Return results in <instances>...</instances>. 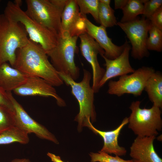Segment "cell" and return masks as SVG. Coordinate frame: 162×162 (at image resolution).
Wrapping results in <instances>:
<instances>
[{
    "label": "cell",
    "mask_w": 162,
    "mask_h": 162,
    "mask_svg": "<svg viewBox=\"0 0 162 162\" xmlns=\"http://www.w3.org/2000/svg\"><path fill=\"white\" fill-rule=\"evenodd\" d=\"M13 67L27 75L40 77L53 86L64 83L45 51L29 39L26 45L17 50Z\"/></svg>",
    "instance_id": "6da1fadb"
},
{
    "label": "cell",
    "mask_w": 162,
    "mask_h": 162,
    "mask_svg": "<svg viewBox=\"0 0 162 162\" xmlns=\"http://www.w3.org/2000/svg\"><path fill=\"white\" fill-rule=\"evenodd\" d=\"M21 1L8 2L4 14L23 26L29 39L39 44L46 53L56 45L59 34L44 26L30 17L21 7Z\"/></svg>",
    "instance_id": "7a4b0ae2"
},
{
    "label": "cell",
    "mask_w": 162,
    "mask_h": 162,
    "mask_svg": "<svg viewBox=\"0 0 162 162\" xmlns=\"http://www.w3.org/2000/svg\"><path fill=\"white\" fill-rule=\"evenodd\" d=\"M58 73L63 82L70 87L72 94L78 102L79 111L75 120L78 122V130L80 131L83 127H86L88 121L92 123L96 120L94 104V92L90 85L91 74L88 71L84 69L82 80L77 82L68 74Z\"/></svg>",
    "instance_id": "3957f363"
},
{
    "label": "cell",
    "mask_w": 162,
    "mask_h": 162,
    "mask_svg": "<svg viewBox=\"0 0 162 162\" xmlns=\"http://www.w3.org/2000/svg\"><path fill=\"white\" fill-rule=\"evenodd\" d=\"M29 40L24 27L4 13L0 15V65L9 62L13 67L17 50Z\"/></svg>",
    "instance_id": "277c9868"
},
{
    "label": "cell",
    "mask_w": 162,
    "mask_h": 162,
    "mask_svg": "<svg viewBox=\"0 0 162 162\" xmlns=\"http://www.w3.org/2000/svg\"><path fill=\"white\" fill-rule=\"evenodd\" d=\"M78 38L71 36L68 33H62L59 35L56 46L46 53L58 72L68 74L75 80L80 76L79 68L74 62Z\"/></svg>",
    "instance_id": "5b68a950"
},
{
    "label": "cell",
    "mask_w": 162,
    "mask_h": 162,
    "mask_svg": "<svg viewBox=\"0 0 162 162\" xmlns=\"http://www.w3.org/2000/svg\"><path fill=\"white\" fill-rule=\"evenodd\" d=\"M140 103L138 100L131 103L128 127L137 136H156L162 128L160 109L154 105L149 109L141 108Z\"/></svg>",
    "instance_id": "8992f818"
},
{
    "label": "cell",
    "mask_w": 162,
    "mask_h": 162,
    "mask_svg": "<svg viewBox=\"0 0 162 162\" xmlns=\"http://www.w3.org/2000/svg\"><path fill=\"white\" fill-rule=\"evenodd\" d=\"M151 25L150 20L143 16L138 17L130 22L117 23V25L124 32L130 42L131 56L135 59L140 60L149 56L146 43Z\"/></svg>",
    "instance_id": "52a82bcc"
},
{
    "label": "cell",
    "mask_w": 162,
    "mask_h": 162,
    "mask_svg": "<svg viewBox=\"0 0 162 162\" xmlns=\"http://www.w3.org/2000/svg\"><path fill=\"white\" fill-rule=\"evenodd\" d=\"M26 12L40 24L58 34H61V16L62 10L50 0H26Z\"/></svg>",
    "instance_id": "ba28073f"
},
{
    "label": "cell",
    "mask_w": 162,
    "mask_h": 162,
    "mask_svg": "<svg viewBox=\"0 0 162 162\" xmlns=\"http://www.w3.org/2000/svg\"><path fill=\"white\" fill-rule=\"evenodd\" d=\"M155 71L152 67L142 66L130 75L120 76L117 81L110 80L107 93L118 97L125 94L140 96L144 90L147 80Z\"/></svg>",
    "instance_id": "9c48e42d"
},
{
    "label": "cell",
    "mask_w": 162,
    "mask_h": 162,
    "mask_svg": "<svg viewBox=\"0 0 162 162\" xmlns=\"http://www.w3.org/2000/svg\"><path fill=\"white\" fill-rule=\"evenodd\" d=\"M7 92L14 107L15 126L28 134L33 133L39 138L58 144L59 142L54 135L33 119L15 99L11 92Z\"/></svg>",
    "instance_id": "30bf717a"
},
{
    "label": "cell",
    "mask_w": 162,
    "mask_h": 162,
    "mask_svg": "<svg viewBox=\"0 0 162 162\" xmlns=\"http://www.w3.org/2000/svg\"><path fill=\"white\" fill-rule=\"evenodd\" d=\"M80 39V48L82 55L90 64L92 70V88L94 93H98L100 89L99 83L105 70L101 67L97 56L104 55V50L99 44L87 33L79 37Z\"/></svg>",
    "instance_id": "8fae6325"
},
{
    "label": "cell",
    "mask_w": 162,
    "mask_h": 162,
    "mask_svg": "<svg viewBox=\"0 0 162 162\" xmlns=\"http://www.w3.org/2000/svg\"><path fill=\"white\" fill-rule=\"evenodd\" d=\"M13 91L15 94L20 96L52 97L59 106H64L66 104L65 101L57 94L53 86L38 76L27 75L25 82Z\"/></svg>",
    "instance_id": "7c38bea8"
},
{
    "label": "cell",
    "mask_w": 162,
    "mask_h": 162,
    "mask_svg": "<svg viewBox=\"0 0 162 162\" xmlns=\"http://www.w3.org/2000/svg\"><path fill=\"white\" fill-rule=\"evenodd\" d=\"M125 46L120 55L113 59H108L104 55L101 56L105 61L106 67L105 74L100 82V88L110 79L118 76H121L133 73L135 70L131 66L129 60L130 51L131 47L126 40Z\"/></svg>",
    "instance_id": "4fadbf2b"
},
{
    "label": "cell",
    "mask_w": 162,
    "mask_h": 162,
    "mask_svg": "<svg viewBox=\"0 0 162 162\" xmlns=\"http://www.w3.org/2000/svg\"><path fill=\"white\" fill-rule=\"evenodd\" d=\"M87 33L92 37L104 51V56L113 59L119 56L125 46V43L121 46L114 44L108 36L106 28L100 25L97 26L90 21L87 17L85 20Z\"/></svg>",
    "instance_id": "5bb4252c"
},
{
    "label": "cell",
    "mask_w": 162,
    "mask_h": 162,
    "mask_svg": "<svg viewBox=\"0 0 162 162\" xmlns=\"http://www.w3.org/2000/svg\"><path fill=\"white\" fill-rule=\"evenodd\" d=\"M128 122V118L125 117L116 128L108 131H102L97 129L93 125L90 121L88 122L86 127H88L95 134H98L102 138L104 145L100 151L109 154H113L116 156L120 157L125 155L127 150L124 148L119 145L118 137L122 129Z\"/></svg>",
    "instance_id": "9a60e30c"
},
{
    "label": "cell",
    "mask_w": 162,
    "mask_h": 162,
    "mask_svg": "<svg viewBox=\"0 0 162 162\" xmlns=\"http://www.w3.org/2000/svg\"><path fill=\"white\" fill-rule=\"evenodd\" d=\"M156 136H137L130 147V155L138 162H162L156 152L153 142Z\"/></svg>",
    "instance_id": "2e32d148"
},
{
    "label": "cell",
    "mask_w": 162,
    "mask_h": 162,
    "mask_svg": "<svg viewBox=\"0 0 162 162\" xmlns=\"http://www.w3.org/2000/svg\"><path fill=\"white\" fill-rule=\"evenodd\" d=\"M27 77V75L7 62L0 65V86L6 92H11L21 86Z\"/></svg>",
    "instance_id": "e0dca14e"
},
{
    "label": "cell",
    "mask_w": 162,
    "mask_h": 162,
    "mask_svg": "<svg viewBox=\"0 0 162 162\" xmlns=\"http://www.w3.org/2000/svg\"><path fill=\"white\" fill-rule=\"evenodd\" d=\"M80 15L76 0H68L61 16L62 33H68L71 36Z\"/></svg>",
    "instance_id": "ac0fdd59"
},
{
    "label": "cell",
    "mask_w": 162,
    "mask_h": 162,
    "mask_svg": "<svg viewBox=\"0 0 162 162\" xmlns=\"http://www.w3.org/2000/svg\"><path fill=\"white\" fill-rule=\"evenodd\" d=\"M144 90L147 92L153 105L162 107V75L155 71L147 80Z\"/></svg>",
    "instance_id": "d6986e66"
},
{
    "label": "cell",
    "mask_w": 162,
    "mask_h": 162,
    "mask_svg": "<svg viewBox=\"0 0 162 162\" xmlns=\"http://www.w3.org/2000/svg\"><path fill=\"white\" fill-rule=\"evenodd\" d=\"M29 141L28 134L16 126L0 132V145L14 142L26 144Z\"/></svg>",
    "instance_id": "ffe728a7"
},
{
    "label": "cell",
    "mask_w": 162,
    "mask_h": 162,
    "mask_svg": "<svg viewBox=\"0 0 162 162\" xmlns=\"http://www.w3.org/2000/svg\"><path fill=\"white\" fill-rule=\"evenodd\" d=\"M143 0H128L122 9L123 15L120 22H125L134 20L139 15L143 14Z\"/></svg>",
    "instance_id": "44dd1931"
},
{
    "label": "cell",
    "mask_w": 162,
    "mask_h": 162,
    "mask_svg": "<svg viewBox=\"0 0 162 162\" xmlns=\"http://www.w3.org/2000/svg\"><path fill=\"white\" fill-rule=\"evenodd\" d=\"M114 12L110 6L105 5L99 1L98 17L100 25L106 28L117 25Z\"/></svg>",
    "instance_id": "7402d4cb"
},
{
    "label": "cell",
    "mask_w": 162,
    "mask_h": 162,
    "mask_svg": "<svg viewBox=\"0 0 162 162\" xmlns=\"http://www.w3.org/2000/svg\"><path fill=\"white\" fill-rule=\"evenodd\" d=\"M148 33L149 36L147 38L146 43L148 50L161 52L162 50V30L151 23Z\"/></svg>",
    "instance_id": "603a6c76"
},
{
    "label": "cell",
    "mask_w": 162,
    "mask_h": 162,
    "mask_svg": "<svg viewBox=\"0 0 162 162\" xmlns=\"http://www.w3.org/2000/svg\"><path fill=\"white\" fill-rule=\"evenodd\" d=\"M80 13L83 15L90 14L96 22L99 23L98 17L99 0H76Z\"/></svg>",
    "instance_id": "cb8c5ba5"
},
{
    "label": "cell",
    "mask_w": 162,
    "mask_h": 162,
    "mask_svg": "<svg viewBox=\"0 0 162 162\" xmlns=\"http://www.w3.org/2000/svg\"><path fill=\"white\" fill-rule=\"evenodd\" d=\"M15 126L14 111L0 106V132Z\"/></svg>",
    "instance_id": "d4e9b609"
},
{
    "label": "cell",
    "mask_w": 162,
    "mask_h": 162,
    "mask_svg": "<svg viewBox=\"0 0 162 162\" xmlns=\"http://www.w3.org/2000/svg\"><path fill=\"white\" fill-rule=\"evenodd\" d=\"M89 155L91 162H132V160H124L118 156H112L100 151L91 152Z\"/></svg>",
    "instance_id": "484cf974"
},
{
    "label": "cell",
    "mask_w": 162,
    "mask_h": 162,
    "mask_svg": "<svg viewBox=\"0 0 162 162\" xmlns=\"http://www.w3.org/2000/svg\"><path fill=\"white\" fill-rule=\"evenodd\" d=\"M143 16L149 19L159 8L162 6V0H144Z\"/></svg>",
    "instance_id": "4316f807"
},
{
    "label": "cell",
    "mask_w": 162,
    "mask_h": 162,
    "mask_svg": "<svg viewBox=\"0 0 162 162\" xmlns=\"http://www.w3.org/2000/svg\"><path fill=\"white\" fill-rule=\"evenodd\" d=\"M86 15L80 14V18L76 22L71 35V36L79 37L80 35L86 32L85 20Z\"/></svg>",
    "instance_id": "83f0119b"
},
{
    "label": "cell",
    "mask_w": 162,
    "mask_h": 162,
    "mask_svg": "<svg viewBox=\"0 0 162 162\" xmlns=\"http://www.w3.org/2000/svg\"><path fill=\"white\" fill-rule=\"evenodd\" d=\"M148 19L152 25L162 30V6L157 10Z\"/></svg>",
    "instance_id": "f1b7e54d"
},
{
    "label": "cell",
    "mask_w": 162,
    "mask_h": 162,
    "mask_svg": "<svg viewBox=\"0 0 162 162\" xmlns=\"http://www.w3.org/2000/svg\"><path fill=\"white\" fill-rule=\"evenodd\" d=\"M0 106L6 107L14 111L12 104L8 93L0 86Z\"/></svg>",
    "instance_id": "f546056e"
},
{
    "label": "cell",
    "mask_w": 162,
    "mask_h": 162,
    "mask_svg": "<svg viewBox=\"0 0 162 162\" xmlns=\"http://www.w3.org/2000/svg\"><path fill=\"white\" fill-rule=\"evenodd\" d=\"M58 8L63 10L68 0H50Z\"/></svg>",
    "instance_id": "4dcf8cb0"
},
{
    "label": "cell",
    "mask_w": 162,
    "mask_h": 162,
    "mask_svg": "<svg viewBox=\"0 0 162 162\" xmlns=\"http://www.w3.org/2000/svg\"><path fill=\"white\" fill-rule=\"evenodd\" d=\"M128 0H115L114 5L115 9L122 10L125 6Z\"/></svg>",
    "instance_id": "1f68e13d"
},
{
    "label": "cell",
    "mask_w": 162,
    "mask_h": 162,
    "mask_svg": "<svg viewBox=\"0 0 162 162\" xmlns=\"http://www.w3.org/2000/svg\"><path fill=\"white\" fill-rule=\"evenodd\" d=\"M47 155L50 159L52 162H65L63 161L60 157L54 154L48 152Z\"/></svg>",
    "instance_id": "d6a6232c"
},
{
    "label": "cell",
    "mask_w": 162,
    "mask_h": 162,
    "mask_svg": "<svg viewBox=\"0 0 162 162\" xmlns=\"http://www.w3.org/2000/svg\"><path fill=\"white\" fill-rule=\"evenodd\" d=\"M11 162H31L30 160L27 158H16L12 160Z\"/></svg>",
    "instance_id": "836d02e7"
},
{
    "label": "cell",
    "mask_w": 162,
    "mask_h": 162,
    "mask_svg": "<svg viewBox=\"0 0 162 162\" xmlns=\"http://www.w3.org/2000/svg\"><path fill=\"white\" fill-rule=\"evenodd\" d=\"M99 1L104 4L110 6L111 0H99Z\"/></svg>",
    "instance_id": "e575fe53"
},
{
    "label": "cell",
    "mask_w": 162,
    "mask_h": 162,
    "mask_svg": "<svg viewBox=\"0 0 162 162\" xmlns=\"http://www.w3.org/2000/svg\"><path fill=\"white\" fill-rule=\"evenodd\" d=\"M132 162H137V161L134 160H133L132 159Z\"/></svg>",
    "instance_id": "d590c367"
},
{
    "label": "cell",
    "mask_w": 162,
    "mask_h": 162,
    "mask_svg": "<svg viewBox=\"0 0 162 162\" xmlns=\"http://www.w3.org/2000/svg\"><path fill=\"white\" fill-rule=\"evenodd\" d=\"M1 2V0H0V2Z\"/></svg>",
    "instance_id": "8d00e7d4"
}]
</instances>
